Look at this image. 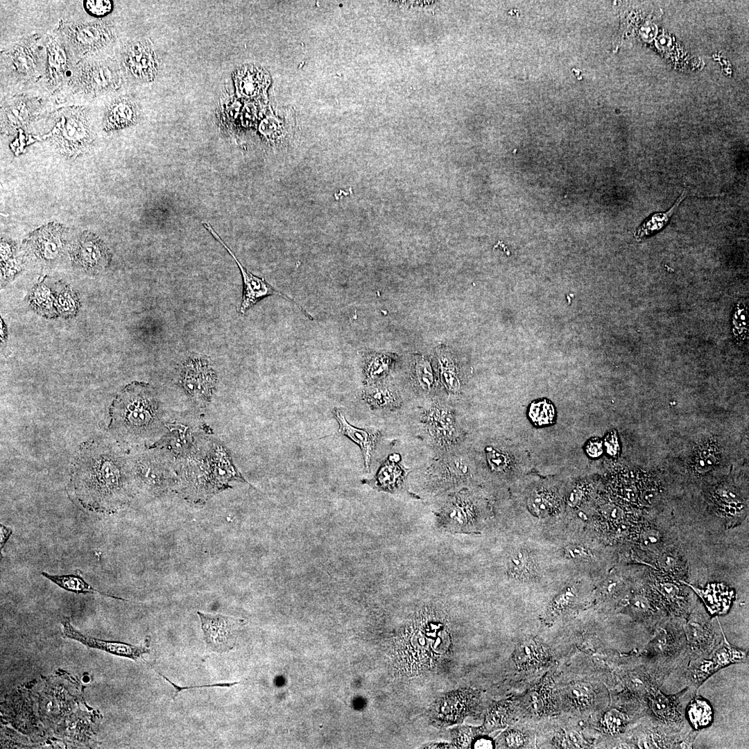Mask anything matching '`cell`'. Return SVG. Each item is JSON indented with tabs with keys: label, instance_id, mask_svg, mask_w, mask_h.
<instances>
[{
	"label": "cell",
	"instance_id": "cell-48",
	"mask_svg": "<svg viewBox=\"0 0 749 749\" xmlns=\"http://www.w3.org/2000/svg\"><path fill=\"white\" fill-rule=\"evenodd\" d=\"M472 748L474 749L493 748L494 743L489 737H480L473 741Z\"/></svg>",
	"mask_w": 749,
	"mask_h": 749
},
{
	"label": "cell",
	"instance_id": "cell-32",
	"mask_svg": "<svg viewBox=\"0 0 749 749\" xmlns=\"http://www.w3.org/2000/svg\"><path fill=\"white\" fill-rule=\"evenodd\" d=\"M445 510L456 522H472L476 517V510L472 502L459 498L451 502Z\"/></svg>",
	"mask_w": 749,
	"mask_h": 749
},
{
	"label": "cell",
	"instance_id": "cell-3",
	"mask_svg": "<svg viewBox=\"0 0 749 749\" xmlns=\"http://www.w3.org/2000/svg\"><path fill=\"white\" fill-rule=\"evenodd\" d=\"M420 617L404 632L399 643L401 662L407 671L424 670L432 666L448 650L450 639L447 626L438 619Z\"/></svg>",
	"mask_w": 749,
	"mask_h": 749
},
{
	"label": "cell",
	"instance_id": "cell-25",
	"mask_svg": "<svg viewBox=\"0 0 749 749\" xmlns=\"http://www.w3.org/2000/svg\"><path fill=\"white\" fill-rule=\"evenodd\" d=\"M528 415L535 426L551 424L556 420V409L548 399H541L531 403Z\"/></svg>",
	"mask_w": 749,
	"mask_h": 749
},
{
	"label": "cell",
	"instance_id": "cell-41",
	"mask_svg": "<svg viewBox=\"0 0 749 749\" xmlns=\"http://www.w3.org/2000/svg\"><path fill=\"white\" fill-rule=\"evenodd\" d=\"M572 588H568L556 597L551 604L549 612L556 615L565 610L573 601L575 594Z\"/></svg>",
	"mask_w": 749,
	"mask_h": 749
},
{
	"label": "cell",
	"instance_id": "cell-21",
	"mask_svg": "<svg viewBox=\"0 0 749 749\" xmlns=\"http://www.w3.org/2000/svg\"><path fill=\"white\" fill-rule=\"evenodd\" d=\"M393 363V358L386 354H370L365 359L364 376L367 383H374L386 377Z\"/></svg>",
	"mask_w": 749,
	"mask_h": 749
},
{
	"label": "cell",
	"instance_id": "cell-49",
	"mask_svg": "<svg viewBox=\"0 0 749 749\" xmlns=\"http://www.w3.org/2000/svg\"><path fill=\"white\" fill-rule=\"evenodd\" d=\"M1 526V549L3 546L6 541L10 537L12 531L10 528L6 527L5 526L0 524Z\"/></svg>",
	"mask_w": 749,
	"mask_h": 749
},
{
	"label": "cell",
	"instance_id": "cell-6",
	"mask_svg": "<svg viewBox=\"0 0 749 749\" xmlns=\"http://www.w3.org/2000/svg\"><path fill=\"white\" fill-rule=\"evenodd\" d=\"M53 138L60 151L72 156L87 148L92 135L87 120L78 114L71 113L62 116L57 122Z\"/></svg>",
	"mask_w": 749,
	"mask_h": 749
},
{
	"label": "cell",
	"instance_id": "cell-31",
	"mask_svg": "<svg viewBox=\"0 0 749 749\" xmlns=\"http://www.w3.org/2000/svg\"><path fill=\"white\" fill-rule=\"evenodd\" d=\"M441 377L445 388L451 393H458L460 389V381L456 373V367L449 355L442 353L439 357Z\"/></svg>",
	"mask_w": 749,
	"mask_h": 749
},
{
	"label": "cell",
	"instance_id": "cell-14",
	"mask_svg": "<svg viewBox=\"0 0 749 749\" xmlns=\"http://www.w3.org/2000/svg\"><path fill=\"white\" fill-rule=\"evenodd\" d=\"M470 694L465 691H456L441 698L433 707V717L444 724L461 720L470 707Z\"/></svg>",
	"mask_w": 749,
	"mask_h": 749
},
{
	"label": "cell",
	"instance_id": "cell-17",
	"mask_svg": "<svg viewBox=\"0 0 749 749\" xmlns=\"http://www.w3.org/2000/svg\"><path fill=\"white\" fill-rule=\"evenodd\" d=\"M508 569L513 578L524 581L534 578L537 576L538 567L533 554L528 550L520 548L510 555Z\"/></svg>",
	"mask_w": 749,
	"mask_h": 749
},
{
	"label": "cell",
	"instance_id": "cell-23",
	"mask_svg": "<svg viewBox=\"0 0 749 749\" xmlns=\"http://www.w3.org/2000/svg\"><path fill=\"white\" fill-rule=\"evenodd\" d=\"M390 456L381 465L376 475V485L384 490H392L402 482L406 470Z\"/></svg>",
	"mask_w": 749,
	"mask_h": 749
},
{
	"label": "cell",
	"instance_id": "cell-43",
	"mask_svg": "<svg viewBox=\"0 0 749 749\" xmlns=\"http://www.w3.org/2000/svg\"><path fill=\"white\" fill-rule=\"evenodd\" d=\"M604 446L608 454L612 456H616L619 454L620 445L617 432L612 430L605 436L604 439Z\"/></svg>",
	"mask_w": 749,
	"mask_h": 749
},
{
	"label": "cell",
	"instance_id": "cell-7",
	"mask_svg": "<svg viewBox=\"0 0 749 749\" xmlns=\"http://www.w3.org/2000/svg\"><path fill=\"white\" fill-rule=\"evenodd\" d=\"M69 255L77 268L87 273L105 268L111 260V254L106 245L89 232H83L71 245Z\"/></svg>",
	"mask_w": 749,
	"mask_h": 749
},
{
	"label": "cell",
	"instance_id": "cell-46",
	"mask_svg": "<svg viewBox=\"0 0 749 749\" xmlns=\"http://www.w3.org/2000/svg\"><path fill=\"white\" fill-rule=\"evenodd\" d=\"M585 451L592 458L600 456L603 453L602 441L599 438L589 440L585 446Z\"/></svg>",
	"mask_w": 749,
	"mask_h": 749
},
{
	"label": "cell",
	"instance_id": "cell-44",
	"mask_svg": "<svg viewBox=\"0 0 749 749\" xmlns=\"http://www.w3.org/2000/svg\"><path fill=\"white\" fill-rule=\"evenodd\" d=\"M566 556L571 559L586 560L591 557L589 550L582 545L572 544L565 549Z\"/></svg>",
	"mask_w": 749,
	"mask_h": 749
},
{
	"label": "cell",
	"instance_id": "cell-29",
	"mask_svg": "<svg viewBox=\"0 0 749 749\" xmlns=\"http://www.w3.org/2000/svg\"><path fill=\"white\" fill-rule=\"evenodd\" d=\"M745 658L746 654L733 648L724 637L723 644L714 653L710 662L715 670L731 663L741 662Z\"/></svg>",
	"mask_w": 749,
	"mask_h": 749
},
{
	"label": "cell",
	"instance_id": "cell-45",
	"mask_svg": "<svg viewBox=\"0 0 749 749\" xmlns=\"http://www.w3.org/2000/svg\"><path fill=\"white\" fill-rule=\"evenodd\" d=\"M160 675L164 679H165L168 682H169V684H171L173 686V687L175 689V694L173 696V700H175V698L177 696L178 694L180 691H182L184 689H193V688H201V687H232V686H234L235 685H237V684L240 683L239 682H227H227L226 683H216V684L205 685H200V686L180 687L179 685H177L174 684L173 682H172L169 679H168L166 676L163 675L162 674L160 673Z\"/></svg>",
	"mask_w": 749,
	"mask_h": 749
},
{
	"label": "cell",
	"instance_id": "cell-13",
	"mask_svg": "<svg viewBox=\"0 0 749 749\" xmlns=\"http://www.w3.org/2000/svg\"><path fill=\"white\" fill-rule=\"evenodd\" d=\"M334 416L338 423V431L359 446L363 455L365 468L368 470L379 433L377 430L359 429L351 425L338 409L334 411Z\"/></svg>",
	"mask_w": 749,
	"mask_h": 749
},
{
	"label": "cell",
	"instance_id": "cell-9",
	"mask_svg": "<svg viewBox=\"0 0 749 749\" xmlns=\"http://www.w3.org/2000/svg\"><path fill=\"white\" fill-rule=\"evenodd\" d=\"M180 382L186 392L196 397H208L215 385L216 377L208 361L203 356H191L181 369Z\"/></svg>",
	"mask_w": 749,
	"mask_h": 749
},
{
	"label": "cell",
	"instance_id": "cell-47",
	"mask_svg": "<svg viewBox=\"0 0 749 749\" xmlns=\"http://www.w3.org/2000/svg\"><path fill=\"white\" fill-rule=\"evenodd\" d=\"M506 743L510 748H517L523 746L524 740L523 736L518 732H510L506 738Z\"/></svg>",
	"mask_w": 749,
	"mask_h": 749
},
{
	"label": "cell",
	"instance_id": "cell-33",
	"mask_svg": "<svg viewBox=\"0 0 749 749\" xmlns=\"http://www.w3.org/2000/svg\"><path fill=\"white\" fill-rule=\"evenodd\" d=\"M541 650L533 642H526L515 653L516 663L522 668L529 667L540 660Z\"/></svg>",
	"mask_w": 749,
	"mask_h": 749
},
{
	"label": "cell",
	"instance_id": "cell-38",
	"mask_svg": "<svg viewBox=\"0 0 749 749\" xmlns=\"http://www.w3.org/2000/svg\"><path fill=\"white\" fill-rule=\"evenodd\" d=\"M49 68L53 76L61 73L65 67V57L62 49L56 44H53L49 50Z\"/></svg>",
	"mask_w": 749,
	"mask_h": 749
},
{
	"label": "cell",
	"instance_id": "cell-18",
	"mask_svg": "<svg viewBox=\"0 0 749 749\" xmlns=\"http://www.w3.org/2000/svg\"><path fill=\"white\" fill-rule=\"evenodd\" d=\"M102 24H85L71 28L69 35L77 46L90 49L103 44L109 39L110 33Z\"/></svg>",
	"mask_w": 749,
	"mask_h": 749
},
{
	"label": "cell",
	"instance_id": "cell-1",
	"mask_svg": "<svg viewBox=\"0 0 749 749\" xmlns=\"http://www.w3.org/2000/svg\"><path fill=\"white\" fill-rule=\"evenodd\" d=\"M70 482L82 506L98 513H114L137 490L130 460L118 446L103 440L82 445Z\"/></svg>",
	"mask_w": 749,
	"mask_h": 749
},
{
	"label": "cell",
	"instance_id": "cell-42",
	"mask_svg": "<svg viewBox=\"0 0 749 749\" xmlns=\"http://www.w3.org/2000/svg\"><path fill=\"white\" fill-rule=\"evenodd\" d=\"M85 7L87 12L94 16H102L109 12L112 8V3L110 1H93L89 0L85 1Z\"/></svg>",
	"mask_w": 749,
	"mask_h": 749
},
{
	"label": "cell",
	"instance_id": "cell-40",
	"mask_svg": "<svg viewBox=\"0 0 749 749\" xmlns=\"http://www.w3.org/2000/svg\"><path fill=\"white\" fill-rule=\"evenodd\" d=\"M24 108L26 105L22 103L11 106L6 114L8 123L14 127L25 123L28 114L27 109Z\"/></svg>",
	"mask_w": 749,
	"mask_h": 749
},
{
	"label": "cell",
	"instance_id": "cell-27",
	"mask_svg": "<svg viewBox=\"0 0 749 749\" xmlns=\"http://www.w3.org/2000/svg\"><path fill=\"white\" fill-rule=\"evenodd\" d=\"M134 117L131 105L126 102H121L113 105L107 115L105 127L107 130L120 128L130 124Z\"/></svg>",
	"mask_w": 749,
	"mask_h": 749
},
{
	"label": "cell",
	"instance_id": "cell-37",
	"mask_svg": "<svg viewBox=\"0 0 749 749\" xmlns=\"http://www.w3.org/2000/svg\"><path fill=\"white\" fill-rule=\"evenodd\" d=\"M651 707L656 715L662 719L668 720L674 715L673 703L660 693L654 695L651 698Z\"/></svg>",
	"mask_w": 749,
	"mask_h": 749
},
{
	"label": "cell",
	"instance_id": "cell-8",
	"mask_svg": "<svg viewBox=\"0 0 749 749\" xmlns=\"http://www.w3.org/2000/svg\"><path fill=\"white\" fill-rule=\"evenodd\" d=\"M197 614L207 646L219 653L230 651L234 646L235 631L239 623L238 619L221 614L200 611Z\"/></svg>",
	"mask_w": 749,
	"mask_h": 749
},
{
	"label": "cell",
	"instance_id": "cell-5",
	"mask_svg": "<svg viewBox=\"0 0 749 749\" xmlns=\"http://www.w3.org/2000/svg\"><path fill=\"white\" fill-rule=\"evenodd\" d=\"M202 224L233 257L239 268L243 279V295L239 308L241 314H244L247 310L261 299L269 295H279L295 303L307 317L313 320V317L295 302L293 299L274 289L264 278L256 276L248 270L209 223L202 222Z\"/></svg>",
	"mask_w": 749,
	"mask_h": 749
},
{
	"label": "cell",
	"instance_id": "cell-36",
	"mask_svg": "<svg viewBox=\"0 0 749 749\" xmlns=\"http://www.w3.org/2000/svg\"><path fill=\"white\" fill-rule=\"evenodd\" d=\"M415 374L419 385L424 390H428L432 387L434 381L433 370L427 360L420 359L417 361Z\"/></svg>",
	"mask_w": 749,
	"mask_h": 749
},
{
	"label": "cell",
	"instance_id": "cell-15",
	"mask_svg": "<svg viewBox=\"0 0 749 749\" xmlns=\"http://www.w3.org/2000/svg\"><path fill=\"white\" fill-rule=\"evenodd\" d=\"M270 78L261 67L246 65L239 69L235 75L237 91L243 96H255L268 86Z\"/></svg>",
	"mask_w": 749,
	"mask_h": 749
},
{
	"label": "cell",
	"instance_id": "cell-2",
	"mask_svg": "<svg viewBox=\"0 0 749 749\" xmlns=\"http://www.w3.org/2000/svg\"><path fill=\"white\" fill-rule=\"evenodd\" d=\"M109 429L119 441L148 446L164 436V417L155 389L134 381L114 398L110 408Z\"/></svg>",
	"mask_w": 749,
	"mask_h": 749
},
{
	"label": "cell",
	"instance_id": "cell-26",
	"mask_svg": "<svg viewBox=\"0 0 749 749\" xmlns=\"http://www.w3.org/2000/svg\"><path fill=\"white\" fill-rule=\"evenodd\" d=\"M712 716L713 712L710 705L703 698H695L688 705V719L696 729L709 725L712 721Z\"/></svg>",
	"mask_w": 749,
	"mask_h": 749
},
{
	"label": "cell",
	"instance_id": "cell-30",
	"mask_svg": "<svg viewBox=\"0 0 749 749\" xmlns=\"http://www.w3.org/2000/svg\"><path fill=\"white\" fill-rule=\"evenodd\" d=\"M566 696L571 704L578 708L589 706L594 699L590 685L581 682L569 685L566 689Z\"/></svg>",
	"mask_w": 749,
	"mask_h": 749
},
{
	"label": "cell",
	"instance_id": "cell-35",
	"mask_svg": "<svg viewBox=\"0 0 749 749\" xmlns=\"http://www.w3.org/2000/svg\"><path fill=\"white\" fill-rule=\"evenodd\" d=\"M747 309L739 304L733 316L734 334L737 339L745 340L748 337V320Z\"/></svg>",
	"mask_w": 749,
	"mask_h": 749
},
{
	"label": "cell",
	"instance_id": "cell-4",
	"mask_svg": "<svg viewBox=\"0 0 749 749\" xmlns=\"http://www.w3.org/2000/svg\"><path fill=\"white\" fill-rule=\"evenodd\" d=\"M130 465L136 489L158 494L178 483L176 475L170 467L153 454L135 458Z\"/></svg>",
	"mask_w": 749,
	"mask_h": 749
},
{
	"label": "cell",
	"instance_id": "cell-39",
	"mask_svg": "<svg viewBox=\"0 0 749 749\" xmlns=\"http://www.w3.org/2000/svg\"><path fill=\"white\" fill-rule=\"evenodd\" d=\"M487 451L488 462L493 470L501 472L508 467L510 459L506 454L493 448L488 449Z\"/></svg>",
	"mask_w": 749,
	"mask_h": 749
},
{
	"label": "cell",
	"instance_id": "cell-19",
	"mask_svg": "<svg viewBox=\"0 0 749 749\" xmlns=\"http://www.w3.org/2000/svg\"><path fill=\"white\" fill-rule=\"evenodd\" d=\"M363 398L372 408L393 409L400 405V399L390 388L373 385L363 392Z\"/></svg>",
	"mask_w": 749,
	"mask_h": 749
},
{
	"label": "cell",
	"instance_id": "cell-16",
	"mask_svg": "<svg viewBox=\"0 0 749 749\" xmlns=\"http://www.w3.org/2000/svg\"><path fill=\"white\" fill-rule=\"evenodd\" d=\"M126 63L130 72L143 79H150L155 73L153 51L141 43L132 45L128 50Z\"/></svg>",
	"mask_w": 749,
	"mask_h": 749
},
{
	"label": "cell",
	"instance_id": "cell-12",
	"mask_svg": "<svg viewBox=\"0 0 749 749\" xmlns=\"http://www.w3.org/2000/svg\"><path fill=\"white\" fill-rule=\"evenodd\" d=\"M430 435L438 442L449 444L456 437V427L451 411L447 407L435 404L431 406L423 417Z\"/></svg>",
	"mask_w": 749,
	"mask_h": 749
},
{
	"label": "cell",
	"instance_id": "cell-20",
	"mask_svg": "<svg viewBox=\"0 0 749 749\" xmlns=\"http://www.w3.org/2000/svg\"><path fill=\"white\" fill-rule=\"evenodd\" d=\"M686 191H683L675 203L667 212L655 213L647 218L635 231V238L639 241L662 229L668 223L678 205L686 197Z\"/></svg>",
	"mask_w": 749,
	"mask_h": 749
},
{
	"label": "cell",
	"instance_id": "cell-24",
	"mask_svg": "<svg viewBox=\"0 0 749 749\" xmlns=\"http://www.w3.org/2000/svg\"><path fill=\"white\" fill-rule=\"evenodd\" d=\"M42 575L50 580L60 587L76 594H100L110 596L117 599L124 600L121 598L111 596L104 592L98 591L87 583L85 580L77 575H50L46 572H42Z\"/></svg>",
	"mask_w": 749,
	"mask_h": 749
},
{
	"label": "cell",
	"instance_id": "cell-28",
	"mask_svg": "<svg viewBox=\"0 0 749 749\" xmlns=\"http://www.w3.org/2000/svg\"><path fill=\"white\" fill-rule=\"evenodd\" d=\"M557 505V497L548 490L536 491L528 500L531 510L539 515L550 514L556 509Z\"/></svg>",
	"mask_w": 749,
	"mask_h": 749
},
{
	"label": "cell",
	"instance_id": "cell-34",
	"mask_svg": "<svg viewBox=\"0 0 749 749\" xmlns=\"http://www.w3.org/2000/svg\"><path fill=\"white\" fill-rule=\"evenodd\" d=\"M625 724V715L614 709L607 712L601 721L602 728L612 734L619 733L624 728Z\"/></svg>",
	"mask_w": 749,
	"mask_h": 749
},
{
	"label": "cell",
	"instance_id": "cell-11",
	"mask_svg": "<svg viewBox=\"0 0 749 749\" xmlns=\"http://www.w3.org/2000/svg\"><path fill=\"white\" fill-rule=\"evenodd\" d=\"M63 633L67 638L76 640L82 644L99 649L110 654L127 657L137 661L144 654L149 652L147 647L135 646L121 642L103 640L85 635L75 629L68 619L62 621Z\"/></svg>",
	"mask_w": 749,
	"mask_h": 749
},
{
	"label": "cell",
	"instance_id": "cell-22",
	"mask_svg": "<svg viewBox=\"0 0 749 749\" xmlns=\"http://www.w3.org/2000/svg\"><path fill=\"white\" fill-rule=\"evenodd\" d=\"M720 458V449L718 444L713 440H708L699 445L692 458L693 469L699 474L711 470L718 463Z\"/></svg>",
	"mask_w": 749,
	"mask_h": 749
},
{
	"label": "cell",
	"instance_id": "cell-10",
	"mask_svg": "<svg viewBox=\"0 0 749 749\" xmlns=\"http://www.w3.org/2000/svg\"><path fill=\"white\" fill-rule=\"evenodd\" d=\"M26 244L29 252L37 259L52 260L64 246L65 229L58 223H49L33 232Z\"/></svg>",
	"mask_w": 749,
	"mask_h": 749
}]
</instances>
